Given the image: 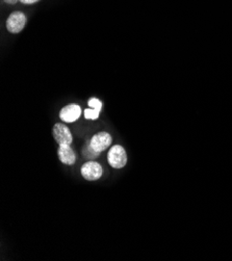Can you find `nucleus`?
Instances as JSON below:
<instances>
[{
  "label": "nucleus",
  "instance_id": "f257e3e1",
  "mask_svg": "<svg viewBox=\"0 0 232 261\" xmlns=\"http://www.w3.org/2000/svg\"><path fill=\"white\" fill-rule=\"evenodd\" d=\"M28 24V16L22 11H13L6 20V29L10 34H20Z\"/></svg>",
  "mask_w": 232,
  "mask_h": 261
},
{
  "label": "nucleus",
  "instance_id": "f03ea898",
  "mask_svg": "<svg viewBox=\"0 0 232 261\" xmlns=\"http://www.w3.org/2000/svg\"><path fill=\"white\" fill-rule=\"evenodd\" d=\"M108 162L115 169H122L127 164V154L125 149L120 145L111 148L108 154Z\"/></svg>",
  "mask_w": 232,
  "mask_h": 261
},
{
  "label": "nucleus",
  "instance_id": "7ed1b4c3",
  "mask_svg": "<svg viewBox=\"0 0 232 261\" xmlns=\"http://www.w3.org/2000/svg\"><path fill=\"white\" fill-rule=\"evenodd\" d=\"M82 176L88 180V181H95L101 178L103 174V169L101 165L97 162H88L85 165H83L81 169Z\"/></svg>",
  "mask_w": 232,
  "mask_h": 261
},
{
  "label": "nucleus",
  "instance_id": "20e7f679",
  "mask_svg": "<svg viewBox=\"0 0 232 261\" xmlns=\"http://www.w3.org/2000/svg\"><path fill=\"white\" fill-rule=\"evenodd\" d=\"M53 135L56 142L59 145H71L73 143V137L70 129L65 125L58 123L54 126Z\"/></svg>",
  "mask_w": 232,
  "mask_h": 261
},
{
  "label": "nucleus",
  "instance_id": "39448f33",
  "mask_svg": "<svg viewBox=\"0 0 232 261\" xmlns=\"http://www.w3.org/2000/svg\"><path fill=\"white\" fill-rule=\"evenodd\" d=\"M82 115V108L79 104L71 103L64 107L60 112V119L65 123H73L80 119Z\"/></svg>",
  "mask_w": 232,
  "mask_h": 261
},
{
  "label": "nucleus",
  "instance_id": "423d86ee",
  "mask_svg": "<svg viewBox=\"0 0 232 261\" xmlns=\"http://www.w3.org/2000/svg\"><path fill=\"white\" fill-rule=\"evenodd\" d=\"M112 136L107 133V132H101L96 134L90 141L92 147L98 151V152H102L107 150L111 144H112Z\"/></svg>",
  "mask_w": 232,
  "mask_h": 261
},
{
  "label": "nucleus",
  "instance_id": "0eeeda50",
  "mask_svg": "<svg viewBox=\"0 0 232 261\" xmlns=\"http://www.w3.org/2000/svg\"><path fill=\"white\" fill-rule=\"evenodd\" d=\"M59 159L60 161L68 166H72L76 163V155L71 148V145H59Z\"/></svg>",
  "mask_w": 232,
  "mask_h": 261
},
{
  "label": "nucleus",
  "instance_id": "6e6552de",
  "mask_svg": "<svg viewBox=\"0 0 232 261\" xmlns=\"http://www.w3.org/2000/svg\"><path fill=\"white\" fill-rule=\"evenodd\" d=\"M100 153H101V152L96 151V150L92 147V145H91L90 142L87 143V144L85 145L84 149H83V155L85 156L86 159H88V160H94V159L98 158V156L100 155Z\"/></svg>",
  "mask_w": 232,
  "mask_h": 261
},
{
  "label": "nucleus",
  "instance_id": "1a4fd4ad",
  "mask_svg": "<svg viewBox=\"0 0 232 261\" xmlns=\"http://www.w3.org/2000/svg\"><path fill=\"white\" fill-rule=\"evenodd\" d=\"M100 111L98 110H95V109H92V108H88L85 110L84 112V115H85V118L87 120H98L99 119V116H100Z\"/></svg>",
  "mask_w": 232,
  "mask_h": 261
},
{
  "label": "nucleus",
  "instance_id": "9d476101",
  "mask_svg": "<svg viewBox=\"0 0 232 261\" xmlns=\"http://www.w3.org/2000/svg\"><path fill=\"white\" fill-rule=\"evenodd\" d=\"M88 106H89V108H92V109H95V110H98V111L101 112L103 103L98 98H91L88 101Z\"/></svg>",
  "mask_w": 232,
  "mask_h": 261
},
{
  "label": "nucleus",
  "instance_id": "9b49d317",
  "mask_svg": "<svg viewBox=\"0 0 232 261\" xmlns=\"http://www.w3.org/2000/svg\"><path fill=\"white\" fill-rule=\"evenodd\" d=\"M40 2H41V0H20V4H22L24 6H33V5H36Z\"/></svg>",
  "mask_w": 232,
  "mask_h": 261
},
{
  "label": "nucleus",
  "instance_id": "f8f14e48",
  "mask_svg": "<svg viewBox=\"0 0 232 261\" xmlns=\"http://www.w3.org/2000/svg\"><path fill=\"white\" fill-rule=\"evenodd\" d=\"M3 2L9 6H16L20 3V0H3Z\"/></svg>",
  "mask_w": 232,
  "mask_h": 261
}]
</instances>
